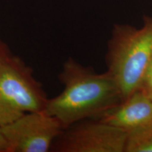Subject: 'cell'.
Wrapping results in <instances>:
<instances>
[{"instance_id":"obj_1","label":"cell","mask_w":152,"mask_h":152,"mask_svg":"<svg viewBox=\"0 0 152 152\" xmlns=\"http://www.w3.org/2000/svg\"><path fill=\"white\" fill-rule=\"evenodd\" d=\"M64 89L48 99L44 111L56 117L64 129L87 118H94L122 101L117 83L107 71L96 73L72 58L58 75Z\"/></svg>"},{"instance_id":"obj_6","label":"cell","mask_w":152,"mask_h":152,"mask_svg":"<svg viewBox=\"0 0 152 152\" xmlns=\"http://www.w3.org/2000/svg\"><path fill=\"white\" fill-rule=\"evenodd\" d=\"M94 118L128 133L152 125V99L137 90Z\"/></svg>"},{"instance_id":"obj_10","label":"cell","mask_w":152,"mask_h":152,"mask_svg":"<svg viewBox=\"0 0 152 152\" xmlns=\"http://www.w3.org/2000/svg\"><path fill=\"white\" fill-rule=\"evenodd\" d=\"M0 152H8V147L7 142L0 131Z\"/></svg>"},{"instance_id":"obj_9","label":"cell","mask_w":152,"mask_h":152,"mask_svg":"<svg viewBox=\"0 0 152 152\" xmlns=\"http://www.w3.org/2000/svg\"><path fill=\"white\" fill-rule=\"evenodd\" d=\"M11 54V52L8 46L0 39V66L6 60V58L10 56Z\"/></svg>"},{"instance_id":"obj_5","label":"cell","mask_w":152,"mask_h":152,"mask_svg":"<svg viewBox=\"0 0 152 152\" xmlns=\"http://www.w3.org/2000/svg\"><path fill=\"white\" fill-rule=\"evenodd\" d=\"M64 130L60 121L45 111L29 112L1 125L8 152H47Z\"/></svg>"},{"instance_id":"obj_8","label":"cell","mask_w":152,"mask_h":152,"mask_svg":"<svg viewBox=\"0 0 152 152\" xmlns=\"http://www.w3.org/2000/svg\"><path fill=\"white\" fill-rule=\"evenodd\" d=\"M137 90H141L152 99V61L144 72Z\"/></svg>"},{"instance_id":"obj_2","label":"cell","mask_w":152,"mask_h":152,"mask_svg":"<svg viewBox=\"0 0 152 152\" xmlns=\"http://www.w3.org/2000/svg\"><path fill=\"white\" fill-rule=\"evenodd\" d=\"M107 72L117 83L122 100L139 88L152 61V18L145 17L142 28L116 25L108 42Z\"/></svg>"},{"instance_id":"obj_4","label":"cell","mask_w":152,"mask_h":152,"mask_svg":"<svg viewBox=\"0 0 152 152\" xmlns=\"http://www.w3.org/2000/svg\"><path fill=\"white\" fill-rule=\"evenodd\" d=\"M127 132L96 118H87L64 128L50 151L125 152Z\"/></svg>"},{"instance_id":"obj_3","label":"cell","mask_w":152,"mask_h":152,"mask_svg":"<svg viewBox=\"0 0 152 152\" xmlns=\"http://www.w3.org/2000/svg\"><path fill=\"white\" fill-rule=\"evenodd\" d=\"M47 98L33 71L11 54L0 66V126L29 112L42 111Z\"/></svg>"},{"instance_id":"obj_7","label":"cell","mask_w":152,"mask_h":152,"mask_svg":"<svg viewBox=\"0 0 152 152\" xmlns=\"http://www.w3.org/2000/svg\"><path fill=\"white\" fill-rule=\"evenodd\" d=\"M125 152H152V125L127 133Z\"/></svg>"}]
</instances>
